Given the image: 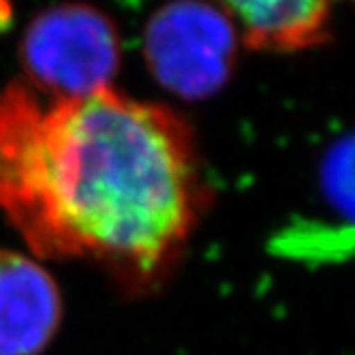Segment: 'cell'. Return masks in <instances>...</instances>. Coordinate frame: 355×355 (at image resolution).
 Returning <instances> with one entry per match:
<instances>
[{"label":"cell","instance_id":"1","mask_svg":"<svg viewBox=\"0 0 355 355\" xmlns=\"http://www.w3.org/2000/svg\"><path fill=\"white\" fill-rule=\"evenodd\" d=\"M191 126L116 88L47 101L0 90V214L43 259H88L126 287L159 283L206 208Z\"/></svg>","mask_w":355,"mask_h":355},{"label":"cell","instance_id":"2","mask_svg":"<svg viewBox=\"0 0 355 355\" xmlns=\"http://www.w3.org/2000/svg\"><path fill=\"white\" fill-rule=\"evenodd\" d=\"M21 84L47 101L114 88L122 62L116 21L82 3L56 5L35 15L19 43Z\"/></svg>","mask_w":355,"mask_h":355},{"label":"cell","instance_id":"3","mask_svg":"<svg viewBox=\"0 0 355 355\" xmlns=\"http://www.w3.org/2000/svg\"><path fill=\"white\" fill-rule=\"evenodd\" d=\"M236 39V26L223 5L173 3L150 15L144 58L165 90L182 98H204L227 82Z\"/></svg>","mask_w":355,"mask_h":355},{"label":"cell","instance_id":"4","mask_svg":"<svg viewBox=\"0 0 355 355\" xmlns=\"http://www.w3.org/2000/svg\"><path fill=\"white\" fill-rule=\"evenodd\" d=\"M62 311L60 287L39 259L0 248V355H41Z\"/></svg>","mask_w":355,"mask_h":355},{"label":"cell","instance_id":"5","mask_svg":"<svg viewBox=\"0 0 355 355\" xmlns=\"http://www.w3.org/2000/svg\"><path fill=\"white\" fill-rule=\"evenodd\" d=\"M236 35L255 52H302L325 43L332 35V5L319 0L276 3H227Z\"/></svg>","mask_w":355,"mask_h":355},{"label":"cell","instance_id":"6","mask_svg":"<svg viewBox=\"0 0 355 355\" xmlns=\"http://www.w3.org/2000/svg\"><path fill=\"white\" fill-rule=\"evenodd\" d=\"M11 19V9H9V5H3L0 3V26H5V24Z\"/></svg>","mask_w":355,"mask_h":355}]
</instances>
